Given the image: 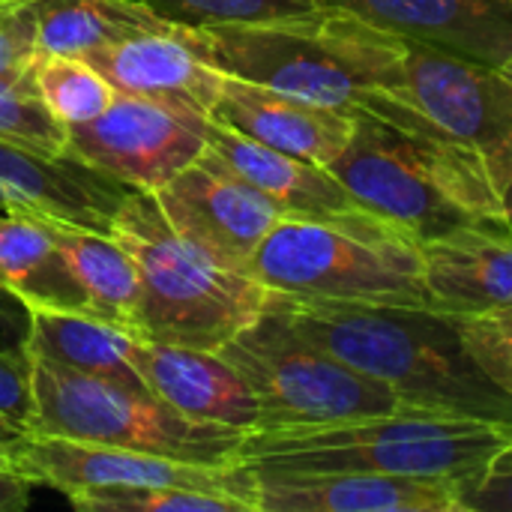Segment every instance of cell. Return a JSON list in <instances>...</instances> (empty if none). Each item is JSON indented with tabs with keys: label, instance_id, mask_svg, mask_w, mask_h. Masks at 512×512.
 Returning <instances> with one entry per match:
<instances>
[{
	"label": "cell",
	"instance_id": "cell-1",
	"mask_svg": "<svg viewBox=\"0 0 512 512\" xmlns=\"http://www.w3.org/2000/svg\"><path fill=\"white\" fill-rule=\"evenodd\" d=\"M270 306L312 345L369 375L402 405L512 423V396L462 342L459 318L429 306L315 300L270 291Z\"/></svg>",
	"mask_w": 512,
	"mask_h": 512
},
{
	"label": "cell",
	"instance_id": "cell-2",
	"mask_svg": "<svg viewBox=\"0 0 512 512\" xmlns=\"http://www.w3.org/2000/svg\"><path fill=\"white\" fill-rule=\"evenodd\" d=\"M204 57L225 75L258 81L339 111L375 114L411 93L405 39L339 9L261 24L192 27Z\"/></svg>",
	"mask_w": 512,
	"mask_h": 512
},
{
	"label": "cell",
	"instance_id": "cell-3",
	"mask_svg": "<svg viewBox=\"0 0 512 512\" xmlns=\"http://www.w3.org/2000/svg\"><path fill=\"white\" fill-rule=\"evenodd\" d=\"M351 198L417 240L441 237L471 219H507L501 192L417 105L402 99L381 120L354 111V132L330 162Z\"/></svg>",
	"mask_w": 512,
	"mask_h": 512
},
{
	"label": "cell",
	"instance_id": "cell-4",
	"mask_svg": "<svg viewBox=\"0 0 512 512\" xmlns=\"http://www.w3.org/2000/svg\"><path fill=\"white\" fill-rule=\"evenodd\" d=\"M512 438V423L399 408L315 426L252 429L237 447L249 471H360L465 483Z\"/></svg>",
	"mask_w": 512,
	"mask_h": 512
},
{
	"label": "cell",
	"instance_id": "cell-5",
	"mask_svg": "<svg viewBox=\"0 0 512 512\" xmlns=\"http://www.w3.org/2000/svg\"><path fill=\"white\" fill-rule=\"evenodd\" d=\"M108 234L135 261L138 336L144 339L219 351L267 309L270 291L183 240L150 192L132 189Z\"/></svg>",
	"mask_w": 512,
	"mask_h": 512
},
{
	"label": "cell",
	"instance_id": "cell-6",
	"mask_svg": "<svg viewBox=\"0 0 512 512\" xmlns=\"http://www.w3.org/2000/svg\"><path fill=\"white\" fill-rule=\"evenodd\" d=\"M246 273L291 297L429 306L420 240L369 210L282 216L252 252Z\"/></svg>",
	"mask_w": 512,
	"mask_h": 512
},
{
	"label": "cell",
	"instance_id": "cell-7",
	"mask_svg": "<svg viewBox=\"0 0 512 512\" xmlns=\"http://www.w3.org/2000/svg\"><path fill=\"white\" fill-rule=\"evenodd\" d=\"M30 381V432L39 435L207 465H234L246 435L243 429L192 420L147 387L84 375L42 357H30Z\"/></svg>",
	"mask_w": 512,
	"mask_h": 512
},
{
	"label": "cell",
	"instance_id": "cell-8",
	"mask_svg": "<svg viewBox=\"0 0 512 512\" xmlns=\"http://www.w3.org/2000/svg\"><path fill=\"white\" fill-rule=\"evenodd\" d=\"M219 354L258 399L255 429L315 426L411 408L384 384L312 345L270 300L264 315L225 342Z\"/></svg>",
	"mask_w": 512,
	"mask_h": 512
},
{
	"label": "cell",
	"instance_id": "cell-9",
	"mask_svg": "<svg viewBox=\"0 0 512 512\" xmlns=\"http://www.w3.org/2000/svg\"><path fill=\"white\" fill-rule=\"evenodd\" d=\"M207 129V114L117 93L96 120L69 126L66 156L135 192H156L207 150Z\"/></svg>",
	"mask_w": 512,
	"mask_h": 512
},
{
	"label": "cell",
	"instance_id": "cell-10",
	"mask_svg": "<svg viewBox=\"0 0 512 512\" xmlns=\"http://www.w3.org/2000/svg\"><path fill=\"white\" fill-rule=\"evenodd\" d=\"M405 72L420 111L504 195L512 180V81L504 69L405 39Z\"/></svg>",
	"mask_w": 512,
	"mask_h": 512
},
{
	"label": "cell",
	"instance_id": "cell-11",
	"mask_svg": "<svg viewBox=\"0 0 512 512\" xmlns=\"http://www.w3.org/2000/svg\"><path fill=\"white\" fill-rule=\"evenodd\" d=\"M12 456L18 474L30 477L36 486L57 489L60 495L78 492H111V489H159V486H183L201 492H219L246 501L258 512L255 477L243 465H207L186 462L156 453L102 447L69 441L57 435L24 432L12 444Z\"/></svg>",
	"mask_w": 512,
	"mask_h": 512
},
{
	"label": "cell",
	"instance_id": "cell-12",
	"mask_svg": "<svg viewBox=\"0 0 512 512\" xmlns=\"http://www.w3.org/2000/svg\"><path fill=\"white\" fill-rule=\"evenodd\" d=\"M150 195L183 240L240 273H246L258 243L285 216L279 204L210 147Z\"/></svg>",
	"mask_w": 512,
	"mask_h": 512
},
{
	"label": "cell",
	"instance_id": "cell-13",
	"mask_svg": "<svg viewBox=\"0 0 512 512\" xmlns=\"http://www.w3.org/2000/svg\"><path fill=\"white\" fill-rule=\"evenodd\" d=\"M258 512H462V483L360 471H252Z\"/></svg>",
	"mask_w": 512,
	"mask_h": 512
},
{
	"label": "cell",
	"instance_id": "cell-14",
	"mask_svg": "<svg viewBox=\"0 0 512 512\" xmlns=\"http://www.w3.org/2000/svg\"><path fill=\"white\" fill-rule=\"evenodd\" d=\"M429 309L480 318L512 309V222L471 219L441 237L420 240Z\"/></svg>",
	"mask_w": 512,
	"mask_h": 512
},
{
	"label": "cell",
	"instance_id": "cell-15",
	"mask_svg": "<svg viewBox=\"0 0 512 512\" xmlns=\"http://www.w3.org/2000/svg\"><path fill=\"white\" fill-rule=\"evenodd\" d=\"M84 60H90L117 93L153 96L207 117H213L225 81V72L204 57L195 30L171 21L117 39Z\"/></svg>",
	"mask_w": 512,
	"mask_h": 512
},
{
	"label": "cell",
	"instance_id": "cell-16",
	"mask_svg": "<svg viewBox=\"0 0 512 512\" xmlns=\"http://www.w3.org/2000/svg\"><path fill=\"white\" fill-rule=\"evenodd\" d=\"M408 42L504 66L512 57V0H315Z\"/></svg>",
	"mask_w": 512,
	"mask_h": 512
},
{
	"label": "cell",
	"instance_id": "cell-17",
	"mask_svg": "<svg viewBox=\"0 0 512 512\" xmlns=\"http://www.w3.org/2000/svg\"><path fill=\"white\" fill-rule=\"evenodd\" d=\"M129 357L141 384L180 414L243 432L258 426V399L252 387L219 351L135 336Z\"/></svg>",
	"mask_w": 512,
	"mask_h": 512
},
{
	"label": "cell",
	"instance_id": "cell-18",
	"mask_svg": "<svg viewBox=\"0 0 512 512\" xmlns=\"http://www.w3.org/2000/svg\"><path fill=\"white\" fill-rule=\"evenodd\" d=\"M213 120L300 159L330 168L354 132V111L327 108L276 87L225 75Z\"/></svg>",
	"mask_w": 512,
	"mask_h": 512
},
{
	"label": "cell",
	"instance_id": "cell-19",
	"mask_svg": "<svg viewBox=\"0 0 512 512\" xmlns=\"http://www.w3.org/2000/svg\"><path fill=\"white\" fill-rule=\"evenodd\" d=\"M129 192V186L75 162L72 156L48 159L0 141L3 213H33L93 231H108Z\"/></svg>",
	"mask_w": 512,
	"mask_h": 512
},
{
	"label": "cell",
	"instance_id": "cell-20",
	"mask_svg": "<svg viewBox=\"0 0 512 512\" xmlns=\"http://www.w3.org/2000/svg\"><path fill=\"white\" fill-rule=\"evenodd\" d=\"M207 147L219 153L243 180L261 189L273 204H279L285 216H339L366 210L333 177L330 168L273 150L213 117L207 129Z\"/></svg>",
	"mask_w": 512,
	"mask_h": 512
},
{
	"label": "cell",
	"instance_id": "cell-21",
	"mask_svg": "<svg viewBox=\"0 0 512 512\" xmlns=\"http://www.w3.org/2000/svg\"><path fill=\"white\" fill-rule=\"evenodd\" d=\"M27 312L30 327L24 351L30 357H42L84 375L144 387L129 357L135 333H129L126 327L105 321L90 309L30 306Z\"/></svg>",
	"mask_w": 512,
	"mask_h": 512
},
{
	"label": "cell",
	"instance_id": "cell-22",
	"mask_svg": "<svg viewBox=\"0 0 512 512\" xmlns=\"http://www.w3.org/2000/svg\"><path fill=\"white\" fill-rule=\"evenodd\" d=\"M0 288L30 306L87 309L51 219L0 210Z\"/></svg>",
	"mask_w": 512,
	"mask_h": 512
},
{
	"label": "cell",
	"instance_id": "cell-23",
	"mask_svg": "<svg viewBox=\"0 0 512 512\" xmlns=\"http://www.w3.org/2000/svg\"><path fill=\"white\" fill-rule=\"evenodd\" d=\"M57 246L84 294V306L138 336V270L132 255L108 234L51 219Z\"/></svg>",
	"mask_w": 512,
	"mask_h": 512
},
{
	"label": "cell",
	"instance_id": "cell-24",
	"mask_svg": "<svg viewBox=\"0 0 512 512\" xmlns=\"http://www.w3.org/2000/svg\"><path fill=\"white\" fill-rule=\"evenodd\" d=\"M30 18L36 54L72 57L165 24L144 0H30Z\"/></svg>",
	"mask_w": 512,
	"mask_h": 512
},
{
	"label": "cell",
	"instance_id": "cell-25",
	"mask_svg": "<svg viewBox=\"0 0 512 512\" xmlns=\"http://www.w3.org/2000/svg\"><path fill=\"white\" fill-rule=\"evenodd\" d=\"M30 72L45 105L66 126L96 120L117 96L114 84L84 57L36 54Z\"/></svg>",
	"mask_w": 512,
	"mask_h": 512
},
{
	"label": "cell",
	"instance_id": "cell-26",
	"mask_svg": "<svg viewBox=\"0 0 512 512\" xmlns=\"http://www.w3.org/2000/svg\"><path fill=\"white\" fill-rule=\"evenodd\" d=\"M0 141L48 159L66 156L69 126L45 105L30 69L0 75Z\"/></svg>",
	"mask_w": 512,
	"mask_h": 512
},
{
	"label": "cell",
	"instance_id": "cell-27",
	"mask_svg": "<svg viewBox=\"0 0 512 512\" xmlns=\"http://www.w3.org/2000/svg\"><path fill=\"white\" fill-rule=\"evenodd\" d=\"M69 504L84 512H252L240 498L183 486L78 492L69 495Z\"/></svg>",
	"mask_w": 512,
	"mask_h": 512
},
{
	"label": "cell",
	"instance_id": "cell-28",
	"mask_svg": "<svg viewBox=\"0 0 512 512\" xmlns=\"http://www.w3.org/2000/svg\"><path fill=\"white\" fill-rule=\"evenodd\" d=\"M159 18L183 27L261 24L315 12V0H144Z\"/></svg>",
	"mask_w": 512,
	"mask_h": 512
},
{
	"label": "cell",
	"instance_id": "cell-29",
	"mask_svg": "<svg viewBox=\"0 0 512 512\" xmlns=\"http://www.w3.org/2000/svg\"><path fill=\"white\" fill-rule=\"evenodd\" d=\"M459 333L483 372L512 396V321L504 315L459 318Z\"/></svg>",
	"mask_w": 512,
	"mask_h": 512
},
{
	"label": "cell",
	"instance_id": "cell-30",
	"mask_svg": "<svg viewBox=\"0 0 512 512\" xmlns=\"http://www.w3.org/2000/svg\"><path fill=\"white\" fill-rule=\"evenodd\" d=\"M462 512H512V438L462 483Z\"/></svg>",
	"mask_w": 512,
	"mask_h": 512
},
{
	"label": "cell",
	"instance_id": "cell-31",
	"mask_svg": "<svg viewBox=\"0 0 512 512\" xmlns=\"http://www.w3.org/2000/svg\"><path fill=\"white\" fill-rule=\"evenodd\" d=\"M36 57L30 0H0V75L30 69Z\"/></svg>",
	"mask_w": 512,
	"mask_h": 512
},
{
	"label": "cell",
	"instance_id": "cell-32",
	"mask_svg": "<svg viewBox=\"0 0 512 512\" xmlns=\"http://www.w3.org/2000/svg\"><path fill=\"white\" fill-rule=\"evenodd\" d=\"M0 414L12 420L21 432H30L33 426V381L30 357L24 348H0Z\"/></svg>",
	"mask_w": 512,
	"mask_h": 512
},
{
	"label": "cell",
	"instance_id": "cell-33",
	"mask_svg": "<svg viewBox=\"0 0 512 512\" xmlns=\"http://www.w3.org/2000/svg\"><path fill=\"white\" fill-rule=\"evenodd\" d=\"M27 327H30V312H27V306H24L18 297H12L6 288H0V348H3V351H18V348H24Z\"/></svg>",
	"mask_w": 512,
	"mask_h": 512
},
{
	"label": "cell",
	"instance_id": "cell-34",
	"mask_svg": "<svg viewBox=\"0 0 512 512\" xmlns=\"http://www.w3.org/2000/svg\"><path fill=\"white\" fill-rule=\"evenodd\" d=\"M33 480L24 474H12V471H0V512H21L30 504V492H33Z\"/></svg>",
	"mask_w": 512,
	"mask_h": 512
},
{
	"label": "cell",
	"instance_id": "cell-35",
	"mask_svg": "<svg viewBox=\"0 0 512 512\" xmlns=\"http://www.w3.org/2000/svg\"><path fill=\"white\" fill-rule=\"evenodd\" d=\"M21 435H24V432H21L12 420H6V417L0 414V444H15Z\"/></svg>",
	"mask_w": 512,
	"mask_h": 512
},
{
	"label": "cell",
	"instance_id": "cell-36",
	"mask_svg": "<svg viewBox=\"0 0 512 512\" xmlns=\"http://www.w3.org/2000/svg\"><path fill=\"white\" fill-rule=\"evenodd\" d=\"M0 471L18 474V465H15V456H12V444H0Z\"/></svg>",
	"mask_w": 512,
	"mask_h": 512
},
{
	"label": "cell",
	"instance_id": "cell-37",
	"mask_svg": "<svg viewBox=\"0 0 512 512\" xmlns=\"http://www.w3.org/2000/svg\"><path fill=\"white\" fill-rule=\"evenodd\" d=\"M501 198H504V213H507V219L512 222V180L507 183V189H504V195H501Z\"/></svg>",
	"mask_w": 512,
	"mask_h": 512
},
{
	"label": "cell",
	"instance_id": "cell-38",
	"mask_svg": "<svg viewBox=\"0 0 512 512\" xmlns=\"http://www.w3.org/2000/svg\"><path fill=\"white\" fill-rule=\"evenodd\" d=\"M501 69H504V75H507V78H510V81H512V57H510V60H507V63H504V66H501Z\"/></svg>",
	"mask_w": 512,
	"mask_h": 512
},
{
	"label": "cell",
	"instance_id": "cell-39",
	"mask_svg": "<svg viewBox=\"0 0 512 512\" xmlns=\"http://www.w3.org/2000/svg\"><path fill=\"white\" fill-rule=\"evenodd\" d=\"M495 315H504V318H510L512 321V309H507V312H495Z\"/></svg>",
	"mask_w": 512,
	"mask_h": 512
}]
</instances>
